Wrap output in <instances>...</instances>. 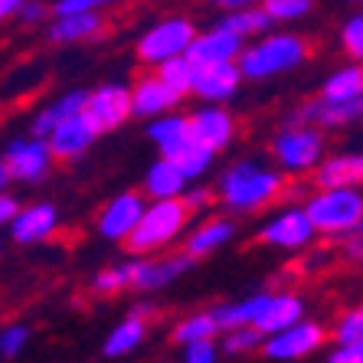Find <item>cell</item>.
<instances>
[{
	"label": "cell",
	"instance_id": "3957f363",
	"mask_svg": "<svg viewBox=\"0 0 363 363\" xmlns=\"http://www.w3.org/2000/svg\"><path fill=\"white\" fill-rule=\"evenodd\" d=\"M311 56V43L304 40L301 33H262L255 36L252 43H245L239 66H242L249 82H269V79L288 76L308 62Z\"/></svg>",
	"mask_w": 363,
	"mask_h": 363
},
{
	"label": "cell",
	"instance_id": "8992f818",
	"mask_svg": "<svg viewBox=\"0 0 363 363\" xmlns=\"http://www.w3.org/2000/svg\"><path fill=\"white\" fill-rule=\"evenodd\" d=\"M304 206L321 236L340 239L357 233L363 220V186H318Z\"/></svg>",
	"mask_w": 363,
	"mask_h": 363
},
{
	"label": "cell",
	"instance_id": "ba28073f",
	"mask_svg": "<svg viewBox=\"0 0 363 363\" xmlns=\"http://www.w3.org/2000/svg\"><path fill=\"white\" fill-rule=\"evenodd\" d=\"M196 33H200V30H196V23L190 17H164V20H157V23H151L141 36H138L135 56H138L141 66L157 69L161 62L190 52Z\"/></svg>",
	"mask_w": 363,
	"mask_h": 363
},
{
	"label": "cell",
	"instance_id": "bcb514c9",
	"mask_svg": "<svg viewBox=\"0 0 363 363\" xmlns=\"http://www.w3.org/2000/svg\"><path fill=\"white\" fill-rule=\"evenodd\" d=\"M26 0H0V20H17Z\"/></svg>",
	"mask_w": 363,
	"mask_h": 363
},
{
	"label": "cell",
	"instance_id": "b9f144b4",
	"mask_svg": "<svg viewBox=\"0 0 363 363\" xmlns=\"http://www.w3.org/2000/svg\"><path fill=\"white\" fill-rule=\"evenodd\" d=\"M340 255L347 262H363V233H347L340 236Z\"/></svg>",
	"mask_w": 363,
	"mask_h": 363
},
{
	"label": "cell",
	"instance_id": "2e32d148",
	"mask_svg": "<svg viewBox=\"0 0 363 363\" xmlns=\"http://www.w3.org/2000/svg\"><path fill=\"white\" fill-rule=\"evenodd\" d=\"M131 101H135V118L151 121V118H157V115H167V111L177 108L180 101H184V92L174 89L157 69H151V72H144L141 79H135V85H131Z\"/></svg>",
	"mask_w": 363,
	"mask_h": 363
},
{
	"label": "cell",
	"instance_id": "7bdbcfd3",
	"mask_svg": "<svg viewBox=\"0 0 363 363\" xmlns=\"http://www.w3.org/2000/svg\"><path fill=\"white\" fill-rule=\"evenodd\" d=\"M184 203H186V206H190L194 213H203V210H206V206L213 203V194L206 190V186H186Z\"/></svg>",
	"mask_w": 363,
	"mask_h": 363
},
{
	"label": "cell",
	"instance_id": "8fae6325",
	"mask_svg": "<svg viewBox=\"0 0 363 363\" xmlns=\"http://www.w3.org/2000/svg\"><path fill=\"white\" fill-rule=\"evenodd\" d=\"M147 194H138V190H125V194L111 196L105 206L95 216V233H99L105 242H128V236L138 229L147 203L144 200Z\"/></svg>",
	"mask_w": 363,
	"mask_h": 363
},
{
	"label": "cell",
	"instance_id": "5bb4252c",
	"mask_svg": "<svg viewBox=\"0 0 363 363\" xmlns=\"http://www.w3.org/2000/svg\"><path fill=\"white\" fill-rule=\"evenodd\" d=\"M285 121H304V125H318L324 131H337V128H354L363 125V95L344 101H330V99H311L298 105Z\"/></svg>",
	"mask_w": 363,
	"mask_h": 363
},
{
	"label": "cell",
	"instance_id": "e0dca14e",
	"mask_svg": "<svg viewBox=\"0 0 363 363\" xmlns=\"http://www.w3.org/2000/svg\"><path fill=\"white\" fill-rule=\"evenodd\" d=\"M56 229H60V210L50 200H40V203H26L17 213V220L7 226V233L10 242L17 245H40L56 236Z\"/></svg>",
	"mask_w": 363,
	"mask_h": 363
},
{
	"label": "cell",
	"instance_id": "d6986e66",
	"mask_svg": "<svg viewBox=\"0 0 363 363\" xmlns=\"http://www.w3.org/2000/svg\"><path fill=\"white\" fill-rule=\"evenodd\" d=\"M99 138H101V131L92 125V118H89L85 111H79V115L66 118L52 131L50 147H52V154H56V161H79Z\"/></svg>",
	"mask_w": 363,
	"mask_h": 363
},
{
	"label": "cell",
	"instance_id": "d4e9b609",
	"mask_svg": "<svg viewBox=\"0 0 363 363\" xmlns=\"http://www.w3.org/2000/svg\"><path fill=\"white\" fill-rule=\"evenodd\" d=\"M144 340H147V318L141 311L125 314V321H118L108 330V337L101 344V354L108 360H121V357H131L135 350H141Z\"/></svg>",
	"mask_w": 363,
	"mask_h": 363
},
{
	"label": "cell",
	"instance_id": "4fadbf2b",
	"mask_svg": "<svg viewBox=\"0 0 363 363\" xmlns=\"http://www.w3.org/2000/svg\"><path fill=\"white\" fill-rule=\"evenodd\" d=\"M194 255L177 252V255H135L131 259V291H164L167 285L186 275L194 269Z\"/></svg>",
	"mask_w": 363,
	"mask_h": 363
},
{
	"label": "cell",
	"instance_id": "ee69618b",
	"mask_svg": "<svg viewBox=\"0 0 363 363\" xmlns=\"http://www.w3.org/2000/svg\"><path fill=\"white\" fill-rule=\"evenodd\" d=\"M20 210H23V206H20V200L13 194H4V196H0V223H4V226H10V223L17 220Z\"/></svg>",
	"mask_w": 363,
	"mask_h": 363
},
{
	"label": "cell",
	"instance_id": "1f68e13d",
	"mask_svg": "<svg viewBox=\"0 0 363 363\" xmlns=\"http://www.w3.org/2000/svg\"><path fill=\"white\" fill-rule=\"evenodd\" d=\"M157 72H161L164 79H167L174 89H180L184 95H190L194 92V76H196V62L190 60V56H174V60H167V62H161L157 66Z\"/></svg>",
	"mask_w": 363,
	"mask_h": 363
},
{
	"label": "cell",
	"instance_id": "44dd1931",
	"mask_svg": "<svg viewBox=\"0 0 363 363\" xmlns=\"http://www.w3.org/2000/svg\"><path fill=\"white\" fill-rule=\"evenodd\" d=\"M236 239V223L229 216H206L200 220L194 229H186L184 236V252L194 259H210Z\"/></svg>",
	"mask_w": 363,
	"mask_h": 363
},
{
	"label": "cell",
	"instance_id": "4316f807",
	"mask_svg": "<svg viewBox=\"0 0 363 363\" xmlns=\"http://www.w3.org/2000/svg\"><path fill=\"white\" fill-rule=\"evenodd\" d=\"M301 318H304V301L301 298L291 295V291H269V301H265L255 328L265 330V334H275V330L301 321Z\"/></svg>",
	"mask_w": 363,
	"mask_h": 363
},
{
	"label": "cell",
	"instance_id": "6da1fadb",
	"mask_svg": "<svg viewBox=\"0 0 363 363\" xmlns=\"http://www.w3.org/2000/svg\"><path fill=\"white\" fill-rule=\"evenodd\" d=\"M285 194V170L275 164L269 167L259 157H242V161L229 164L220 174L216 196L229 213L249 216V213H262L281 200Z\"/></svg>",
	"mask_w": 363,
	"mask_h": 363
},
{
	"label": "cell",
	"instance_id": "cb8c5ba5",
	"mask_svg": "<svg viewBox=\"0 0 363 363\" xmlns=\"http://www.w3.org/2000/svg\"><path fill=\"white\" fill-rule=\"evenodd\" d=\"M194 184V180L184 174V167H180L177 161H170V157H157V161L147 167V174H144V194H147V200H167V196H184L186 186Z\"/></svg>",
	"mask_w": 363,
	"mask_h": 363
},
{
	"label": "cell",
	"instance_id": "52a82bcc",
	"mask_svg": "<svg viewBox=\"0 0 363 363\" xmlns=\"http://www.w3.org/2000/svg\"><path fill=\"white\" fill-rule=\"evenodd\" d=\"M52 164H56V154L50 147V138L30 135V131L23 138H10L0 157V186H36L52 174Z\"/></svg>",
	"mask_w": 363,
	"mask_h": 363
},
{
	"label": "cell",
	"instance_id": "74e56055",
	"mask_svg": "<svg viewBox=\"0 0 363 363\" xmlns=\"http://www.w3.org/2000/svg\"><path fill=\"white\" fill-rule=\"evenodd\" d=\"M220 357H223L220 337L194 340V344H184V347H180V360H184V363H216Z\"/></svg>",
	"mask_w": 363,
	"mask_h": 363
},
{
	"label": "cell",
	"instance_id": "7dc6e473",
	"mask_svg": "<svg viewBox=\"0 0 363 363\" xmlns=\"http://www.w3.org/2000/svg\"><path fill=\"white\" fill-rule=\"evenodd\" d=\"M347 4H354V7H363V0H347Z\"/></svg>",
	"mask_w": 363,
	"mask_h": 363
},
{
	"label": "cell",
	"instance_id": "836d02e7",
	"mask_svg": "<svg viewBox=\"0 0 363 363\" xmlns=\"http://www.w3.org/2000/svg\"><path fill=\"white\" fill-rule=\"evenodd\" d=\"M30 340H33L30 324H23V321L7 324V328L0 330V357H4V360H17L26 347H30Z\"/></svg>",
	"mask_w": 363,
	"mask_h": 363
},
{
	"label": "cell",
	"instance_id": "d6a6232c",
	"mask_svg": "<svg viewBox=\"0 0 363 363\" xmlns=\"http://www.w3.org/2000/svg\"><path fill=\"white\" fill-rule=\"evenodd\" d=\"M125 288H131V262L108 265V269H101L92 279L95 295H118V291H125Z\"/></svg>",
	"mask_w": 363,
	"mask_h": 363
},
{
	"label": "cell",
	"instance_id": "9a60e30c",
	"mask_svg": "<svg viewBox=\"0 0 363 363\" xmlns=\"http://www.w3.org/2000/svg\"><path fill=\"white\" fill-rule=\"evenodd\" d=\"M245 82V72L239 66V60L233 62H206V66H196L194 76V92L200 101H216V105H226L239 95Z\"/></svg>",
	"mask_w": 363,
	"mask_h": 363
},
{
	"label": "cell",
	"instance_id": "83f0119b",
	"mask_svg": "<svg viewBox=\"0 0 363 363\" xmlns=\"http://www.w3.org/2000/svg\"><path fill=\"white\" fill-rule=\"evenodd\" d=\"M318 95L330 101H344V99L363 95V62L354 60V62H347V66H337L334 72H328Z\"/></svg>",
	"mask_w": 363,
	"mask_h": 363
},
{
	"label": "cell",
	"instance_id": "603a6c76",
	"mask_svg": "<svg viewBox=\"0 0 363 363\" xmlns=\"http://www.w3.org/2000/svg\"><path fill=\"white\" fill-rule=\"evenodd\" d=\"M311 177L314 186H363V151L328 154Z\"/></svg>",
	"mask_w": 363,
	"mask_h": 363
},
{
	"label": "cell",
	"instance_id": "277c9868",
	"mask_svg": "<svg viewBox=\"0 0 363 363\" xmlns=\"http://www.w3.org/2000/svg\"><path fill=\"white\" fill-rule=\"evenodd\" d=\"M194 210L184 203V196H167V200H151L144 210L138 229L128 236L125 249L131 255H154L164 252L170 242H177L180 236H186Z\"/></svg>",
	"mask_w": 363,
	"mask_h": 363
},
{
	"label": "cell",
	"instance_id": "c3c4849f",
	"mask_svg": "<svg viewBox=\"0 0 363 363\" xmlns=\"http://www.w3.org/2000/svg\"><path fill=\"white\" fill-rule=\"evenodd\" d=\"M357 233H363V220H360V226H357Z\"/></svg>",
	"mask_w": 363,
	"mask_h": 363
},
{
	"label": "cell",
	"instance_id": "60d3db41",
	"mask_svg": "<svg viewBox=\"0 0 363 363\" xmlns=\"http://www.w3.org/2000/svg\"><path fill=\"white\" fill-rule=\"evenodd\" d=\"M328 360L330 363H363V340H354V344H334Z\"/></svg>",
	"mask_w": 363,
	"mask_h": 363
},
{
	"label": "cell",
	"instance_id": "f1b7e54d",
	"mask_svg": "<svg viewBox=\"0 0 363 363\" xmlns=\"http://www.w3.org/2000/svg\"><path fill=\"white\" fill-rule=\"evenodd\" d=\"M220 26H226L229 33L242 36L245 43L255 40V36L269 33L272 26H275V20L269 17V10L259 4V7H245V10H226L220 17Z\"/></svg>",
	"mask_w": 363,
	"mask_h": 363
},
{
	"label": "cell",
	"instance_id": "d590c367",
	"mask_svg": "<svg viewBox=\"0 0 363 363\" xmlns=\"http://www.w3.org/2000/svg\"><path fill=\"white\" fill-rule=\"evenodd\" d=\"M262 7L269 10V17L275 23H298V20L311 17L314 0H265Z\"/></svg>",
	"mask_w": 363,
	"mask_h": 363
},
{
	"label": "cell",
	"instance_id": "ffe728a7",
	"mask_svg": "<svg viewBox=\"0 0 363 363\" xmlns=\"http://www.w3.org/2000/svg\"><path fill=\"white\" fill-rule=\"evenodd\" d=\"M105 33V17L101 10H82V13H60L46 26V40L56 46H79L92 43Z\"/></svg>",
	"mask_w": 363,
	"mask_h": 363
},
{
	"label": "cell",
	"instance_id": "8d00e7d4",
	"mask_svg": "<svg viewBox=\"0 0 363 363\" xmlns=\"http://www.w3.org/2000/svg\"><path fill=\"white\" fill-rule=\"evenodd\" d=\"M354 340H363V304L347 308L334 324V344H354Z\"/></svg>",
	"mask_w": 363,
	"mask_h": 363
},
{
	"label": "cell",
	"instance_id": "f35d334b",
	"mask_svg": "<svg viewBox=\"0 0 363 363\" xmlns=\"http://www.w3.org/2000/svg\"><path fill=\"white\" fill-rule=\"evenodd\" d=\"M125 0H56L52 4V17L60 13H82V10H105V7H118Z\"/></svg>",
	"mask_w": 363,
	"mask_h": 363
},
{
	"label": "cell",
	"instance_id": "7402d4cb",
	"mask_svg": "<svg viewBox=\"0 0 363 363\" xmlns=\"http://www.w3.org/2000/svg\"><path fill=\"white\" fill-rule=\"evenodd\" d=\"M245 50V40L236 33H229L226 26H210V30H200L194 40V46H190V60L196 62V66H206V62H233L239 60Z\"/></svg>",
	"mask_w": 363,
	"mask_h": 363
},
{
	"label": "cell",
	"instance_id": "e575fe53",
	"mask_svg": "<svg viewBox=\"0 0 363 363\" xmlns=\"http://www.w3.org/2000/svg\"><path fill=\"white\" fill-rule=\"evenodd\" d=\"M340 50L350 56V60L363 62V10H357V13H350V17L340 23Z\"/></svg>",
	"mask_w": 363,
	"mask_h": 363
},
{
	"label": "cell",
	"instance_id": "4dcf8cb0",
	"mask_svg": "<svg viewBox=\"0 0 363 363\" xmlns=\"http://www.w3.org/2000/svg\"><path fill=\"white\" fill-rule=\"evenodd\" d=\"M265 330H259L255 324H239V328H229L220 334V347H223V357H245V354H262V344H265Z\"/></svg>",
	"mask_w": 363,
	"mask_h": 363
},
{
	"label": "cell",
	"instance_id": "ac0fdd59",
	"mask_svg": "<svg viewBox=\"0 0 363 363\" xmlns=\"http://www.w3.org/2000/svg\"><path fill=\"white\" fill-rule=\"evenodd\" d=\"M190 125H194V135L203 144H210L216 154L229 151V144L236 141V118L226 105H216V101H200V108L190 111Z\"/></svg>",
	"mask_w": 363,
	"mask_h": 363
},
{
	"label": "cell",
	"instance_id": "7c38bea8",
	"mask_svg": "<svg viewBox=\"0 0 363 363\" xmlns=\"http://www.w3.org/2000/svg\"><path fill=\"white\" fill-rule=\"evenodd\" d=\"M85 115L101 135L118 131L128 118H135V101H131V85L125 82H105L89 92L85 99Z\"/></svg>",
	"mask_w": 363,
	"mask_h": 363
},
{
	"label": "cell",
	"instance_id": "f546056e",
	"mask_svg": "<svg viewBox=\"0 0 363 363\" xmlns=\"http://www.w3.org/2000/svg\"><path fill=\"white\" fill-rule=\"evenodd\" d=\"M223 328L220 321H216V314L210 311H194V314H186V318H180L177 324H174V344L184 347V344H194V340H210V337H220Z\"/></svg>",
	"mask_w": 363,
	"mask_h": 363
},
{
	"label": "cell",
	"instance_id": "ab89813d",
	"mask_svg": "<svg viewBox=\"0 0 363 363\" xmlns=\"http://www.w3.org/2000/svg\"><path fill=\"white\" fill-rule=\"evenodd\" d=\"M52 13V7H46V0H26L23 10L17 13V23L26 26V30H33V26H43L46 17Z\"/></svg>",
	"mask_w": 363,
	"mask_h": 363
},
{
	"label": "cell",
	"instance_id": "f6af8a7d",
	"mask_svg": "<svg viewBox=\"0 0 363 363\" xmlns=\"http://www.w3.org/2000/svg\"><path fill=\"white\" fill-rule=\"evenodd\" d=\"M210 7H216L220 13H226V10H245V7H259V4H265V0H206Z\"/></svg>",
	"mask_w": 363,
	"mask_h": 363
},
{
	"label": "cell",
	"instance_id": "9c48e42d",
	"mask_svg": "<svg viewBox=\"0 0 363 363\" xmlns=\"http://www.w3.org/2000/svg\"><path fill=\"white\" fill-rule=\"evenodd\" d=\"M318 226H314L308 206H281L275 216L262 223L259 229V242L281 252H298V249H311L318 242Z\"/></svg>",
	"mask_w": 363,
	"mask_h": 363
},
{
	"label": "cell",
	"instance_id": "484cf974",
	"mask_svg": "<svg viewBox=\"0 0 363 363\" xmlns=\"http://www.w3.org/2000/svg\"><path fill=\"white\" fill-rule=\"evenodd\" d=\"M85 99H89L85 89H72V92L52 99L46 108H40L33 118H30V135L50 138L66 118H72V115H79V111H85Z\"/></svg>",
	"mask_w": 363,
	"mask_h": 363
},
{
	"label": "cell",
	"instance_id": "5b68a950",
	"mask_svg": "<svg viewBox=\"0 0 363 363\" xmlns=\"http://www.w3.org/2000/svg\"><path fill=\"white\" fill-rule=\"evenodd\" d=\"M328 131L304 121H281V128L272 138V161L279 164L285 174L301 177L314 174L328 157Z\"/></svg>",
	"mask_w": 363,
	"mask_h": 363
},
{
	"label": "cell",
	"instance_id": "30bf717a",
	"mask_svg": "<svg viewBox=\"0 0 363 363\" xmlns=\"http://www.w3.org/2000/svg\"><path fill=\"white\" fill-rule=\"evenodd\" d=\"M324 344H328V328H324L321 321L301 318V321H295V324H288V328L275 330V334H269L265 344H262V357L291 363V360H304V357L318 354Z\"/></svg>",
	"mask_w": 363,
	"mask_h": 363
},
{
	"label": "cell",
	"instance_id": "7a4b0ae2",
	"mask_svg": "<svg viewBox=\"0 0 363 363\" xmlns=\"http://www.w3.org/2000/svg\"><path fill=\"white\" fill-rule=\"evenodd\" d=\"M144 135L157 147V154L177 161L190 180H203L213 170V164H216V151L194 135L190 115H177V111L157 115V118L147 121Z\"/></svg>",
	"mask_w": 363,
	"mask_h": 363
}]
</instances>
